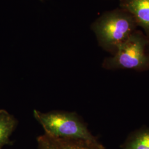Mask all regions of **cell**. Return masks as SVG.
<instances>
[{"label": "cell", "mask_w": 149, "mask_h": 149, "mask_svg": "<svg viewBox=\"0 0 149 149\" xmlns=\"http://www.w3.org/2000/svg\"><path fill=\"white\" fill-rule=\"evenodd\" d=\"M41 1H44V0H41Z\"/></svg>", "instance_id": "ba28073f"}, {"label": "cell", "mask_w": 149, "mask_h": 149, "mask_svg": "<svg viewBox=\"0 0 149 149\" xmlns=\"http://www.w3.org/2000/svg\"><path fill=\"white\" fill-rule=\"evenodd\" d=\"M38 149H106L100 143L80 139L59 138L44 134L37 138Z\"/></svg>", "instance_id": "277c9868"}, {"label": "cell", "mask_w": 149, "mask_h": 149, "mask_svg": "<svg viewBox=\"0 0 149 149\" xmlns=\"http://www.w3.org/2000/svg\"><path fill=\"white\" fill-rule=\"evenodd\" d=\"M149 39L135 31L117 48L113 56L105 60L103 66L109 69L143 70L149 68Z\"/></svg>", "instance_id": "3957f363"}, {"label": "cell", "mask_w": 149, "mask_h": 149, "mask_svg": "<svg viewBox=\"0 0 149 149\" xmlns=\"http://www.w3.org/2000/svg\"><path fill=\"white\" fill-rule=\"evenodd\" d=\"M17 120L5 110H0V149L6 145H11L10 137L16 129Z\"/></svg>", "instance_id": "8992f818"}, {"label": "cell", "mask_w": 149, "mask_h": 149, "mask_svg": "<svg viewBox=\"0 0 149 149\" xmlns=\"http://www.w3.org/2000/svg\"><path fill=\"white\" fill-rule=\"evenodd\" d=\"M138 25L130 13L121 8L106 12L91 26L100 45L114 53L118 47L136 31Z\"/></svg>", "instance_id": "6da1fadb"}, {"label": "cell", "mask_w": 149, "mask_h": 149, "mask_svg": "<svg viewBox=\"0 0 149 149\" xmlns=\"http://www.w3.org/2000/svg\"><path fill=\"white\" fill-rule=\"evenodd\" d=\"M33 116L42 126L45 134L49 135L99 143L75 112L53 111L43 113L34 109Z\"/></svg>", "instance_id": "7a4b0ae2"}, {"label": "cell", "mask_w": 149, "mask_h": 149, "mask_svg": "<svg viewBox=\"0 0 149 149\" xmlns=\"http://www.w3.org/2000/svg\"><path fill=\"white\" fill-rule=\"evenodd\" d=\"M120 8L133 16L149 39V0H120Z\"/></svg>", "instance_id": "5b68a950"}, {"label": "cell", "mask_w": 149, "mask_h": 149, "mask_svg": "<svg viewBox=\"0 0 149 149\" xmlns=\"http://www.w3.org/2000/svg\"><path fill=\"white\" fill-rule=\"evenodd\" d=\"M122 149H149V129H143L128 139Z\"/></svg>", "instance_id": "52a82bcc"}]
</instances>
